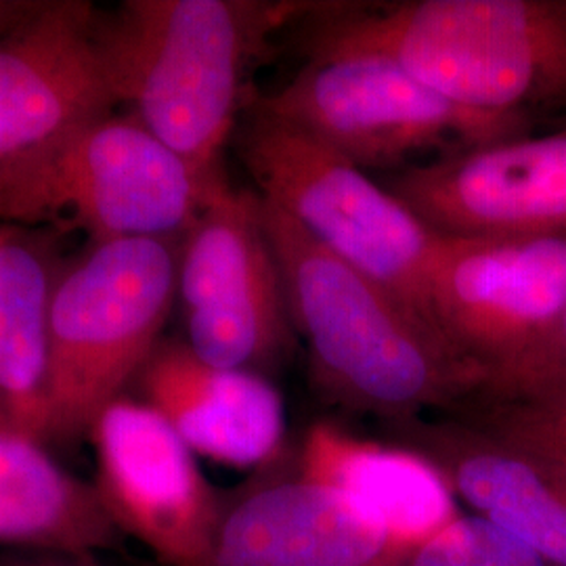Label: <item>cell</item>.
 <instances>
[{
    "mask_svg": "<svg viewBox=\"0 0 566 566\" xmlns=\"http://www.w3.org/2000/svg\"><path fill=\"white\" fill-rule=\"evenodd\" d=\"M306 0H124L97 15L105 76L126 107L208 181L250 103L269 44L311 11Z\"/></svg>",
    "mask_w": 566,
    "mask_h": 566,
    "instance_id": "6da1fadb",
    "label": "cell"
},
{
    "mask_svg": "<svg viewBox=\"0 0 566 566\" xmlns=\"http://www.w3.org/2000/svg\"><path fill=\"white\" fill-rule=\"evenodd\" d=\"M296 25L308 57L378 55L470 109H566V0L313 2Z\"/></svg>",
    "mask_w": 566,
    "mask_h": 566,
    "instance_id": "7a4b0ae2",
    "label": "cell"
},
{
    "mask_svg": "<svg viewBox=\"0 0 566 566\" xmlns=\"http://www.w3.org/2000/svg\"><path fill=\"white\" fill-rule=\"evenodd\" d=\"M261 203L292 324L308 344L315 380L334 401L401 422L481 399V367L382 283L327 252L273 203Z\"/></svg>",
    "mask_w": 566,
    "mask_h": 566,
    "instance_id": "3957f363",
    "label": "cell"
},
{
    "mask_svg": "<svg viewBox=\"0 0 566 566\" xmlns=\"http://www.w3.org/2000/svg\"><path fill=\"white\" fill-rule=\"evenodd\" d=\"M198 175L128 112L109 114L0 170V224L76 229L91 243L181 240L227 185Z\"/></svg>",
    "mask_w": 566,
    "mask_h": 566,
    "instance_id": "277c9868",
    "label": "cell"
},
{
    "mask_svg": "<svg viewBox=\"0 0 566 566\" xmlns=\"http://www.w3.org/2000/svg\"><path fill=\"white\" fill-rule=\"evenodd\" d=\"M181 240L91 243L63 264L51 301L49 443L88 439L164 338L179 296Z\"/></svg>",
    "mask_w": 566,
    "mask_h": 566,
    "instance_id": "5b68a950",
    "label": "cell"
},
{
    "mask_svg": "<svg viewBox=\"0 0 566 566\" xmlns=\"http://www.w3.org/2000/svg\"><path fill=\"white\" fill-rule=\"evenodd\" d=\"M235 142L264 202L432 325L428 273L439 235L385 185L252 102L243 109Z\"/></svg>",
    "mask_w": 566,
    "mask_h": 566,
    "instance_id": "8992f818",
    "label": "cell"
},
{
    "mask_svg": "<svg viewBox=\"0 0 566 566\" xmlns=\"http://www.w3.org/2000/svg\"><path fill=\"white\" fill-rule=\"evenodd\" d=\"M250 102L365 172H399L472 147L526 137L533 124L451 102L378 55L308 57L282 88Z\"/></svg>",
    "mask_w": 566,
    "mask_h": 566,
    "instance_id": "52a82bcc",
    "label": "cell"
},
{
    "mask_svg": "<svg viewBox=\"0 0 566 566\" xmlns=\"http://www.w3.org/2000/svg\"><path fill=\"white\" fill-rule=\"evenodd\" d=\"M185 344L206 364L261 374L294 343L259 193L223 185L179 243Z\"/></svg>",
    "mask_w": 566,
    "mask_h": 566,
    "instance_id": "ba28073f",
    "label": "cell"
},
{
    "mask_svg": "<svg viewBox=\"0 0 566 566\" xmlns=\"http://www.w3.org/2000/svg\"><path fill=\"white\" fill-rule=\"evenodd\" d=\"M428 311L447 343L485 371L486 390L563 319L566 238L439 235L428 273Z\"/></svg>",
    "mask_w": 566,
    "mask_h": 566,
    "instance_id": "9c48e42d",
    "label": "cell"
},
{
    "mask_svg": "<svg viewBox=\"0 0 566 566\" xmlns=\"http://www.w3.org/2000/svg\"><path fill=\"white\" fill-rule=\"evenodd\" d=\"M95 489L124 537L166 566H210L223 497L196 453L158 411L133 397L103 409L91 428Z\"/></svg>",
    "mask_w": 566,
    "mask_h": 566,
    "instance_id": "30bf717a",
    "label": "cell"
},
{
    "mask_svg": "<svg viewBox=\"0 0 566 566\" xmlns=\"http://www.w3.org/2000/svg\"><path fill=\"white\" fill-rule=\"evenodd\" d=\"M82 0L0 2V170L116 112Z\"/></svg>",
    "mask_w": 566,
    "mask_h": 566,
    "instance_id": "8fae6325",
    "label": "cell"
},
{
    "mask_svg": "<svg viewBox=\"0 0 566 566\" xmlns=\"http://www.w3.org/2000/svg\"><path fill=\"white\" fill-rule=\"evenodd\" d=\"M385 187L443 238H566V130L418 164Z\"/></svg>",
    "mask_w": 566,
    "mask_h": 566,
    "instance_id": "7c38bea8",
    "label": "cell"
},
{
    "mask_svg": "<svg viewBox=\"0 0 566 566\" xmlns=\"http://www.w3.org/2000/svg\"><path fill=\"white\" fill-rule=\"evenodd\" d=\"M401 556L340 491L264 472L223 497L210 566H395Z\"/></svg>",
    "mask_w": 566,
    "mask_h": 566,
    "instance_id": "4fadbf2b",
    "label": "cell"
},
{
    "mask_svg": "<svg viewBox=\"0 0 566 566\" xmlns=\"http://www.w3.org/2000/svg\"><path fill=\"white\" fill-rule=\"evenodd\" d=\"M133 385L193 453L233 468L282 458V395L261 374L206 364L185 340L163 338Z\"/></svg>",
    "mask_w": 566,
    "mask_h": 566,
    "instance_id": "5bb4252c",
    "label": "cell"
},
{
    "mask_svg": "<svg viewBox=\"0 0 566 566\" xmlns=\"http://www.w3.org/2000/svg\"><path fill=\"white\" fill-rule=\"evenodd\" d=\"M411 449L439 465L474 514L552 566H566V476L462 418L392 422Z\"/></svg>",
    "mask_w": 566,
    "mask_h": 566,
    "instance_id": "9a60e30c",
    "label": "cell"
},
{
    "mask_svg": "<svg viewBox=\"0 0 566 566\" xmlns=\"http://www.w3.org/2000/svg\"><path fill=\"white\" fill-rule=\"evenodd\" d=\"M298 474L340 491L401 554L460 516L446 474L420 451L365 441L327 422L306 432Z\"/></svg>",
    "mask_w": 566,
    "mask_h": 566,
    "instance_id": "2e32d148",
    "label": "cell"
},
{
    "mask_svg": "<svg viewBox=\"0 0 566 566\" xmlns=\"http://www.w3.org/2000/svg\"><path fill=\"white\" fill-rule=\"evenodd\" d=\"M63 264L49 233L0 224V432L49 446L51 301Z\"/></svg>",
    "mask_w": 566,
    "mask_h": 566,
    "instance_id": "e0dca14e",
    "label": "cell"
},
{
    "mask_svg": "<svg viewBox=\"0 0 566 566\" xmlns=\"http://www.w3.org/2000/svg\"><path fill=\"white\" fill-rule=\"evenodd\" d=\"M122 539L93 483L61 468L41 443L0 432V546L93 556Z\"/></svg>",
    "mask_w": 566,
    "mask_h": 566,
    "instance_id": "ac0fdd59",
    "label": "cell"
},
{
    "mask_svg": "<svg viewBox=\"0 0 566 566\" xmlns=\"http://www.w3.org/2000/svg\"><path fill=\"white\" fill-rule=\"evenodd\" d=\"M458 418L566 476V397L476 401L460 409Z\"/></svg>",
    "mask_w": 566,
    "mask_h": 566,
    "instance_id": "d6986e66",
    "label": "cell"
},
{
    "mask_svg": "<svg viewBox=\"0 0 566 566\" xmlns=\"http://www.w3.org/2000/svg\"><path fill=\"white\" fill-rule=\"evenodd\" d=\"M395 566H552L483 516H458Z\"/></svg>",
    "mask_w": 566,
    "mask_h": 566,
    "instance_id": "ffe728a7",
    "label": "cell"
},
{
    "mask_svg": "<svg viewBox=\"0 0 566 566\" xmlns=\"http://www.w3.org/2000/svg\"><path fill=\"white\" fill-rule=\"evenodd\" d=\"M566 397V313L542 343L495 378L479 401Z\"/></svg>",
    "mask_w": 566,
    "mask_h": 566,
    "instance_id": "44dd1931",
    "label": "cell"
},
{
    "mask_svg": "<svg viewBox=\"0 0 566 566\" xmlns=\"http://www.w3.org/2000/svg\"><path fill=\"white\" fill-rule=\"evenodd\" d=\"M0 566H99L91 554L36 552V549H4Z\"/></svg>",
    "mask_w": 566,
    "mask_h": 566,
    "instance_id": "7402d4cb",
    "label": "cell"
}]
</instances>
